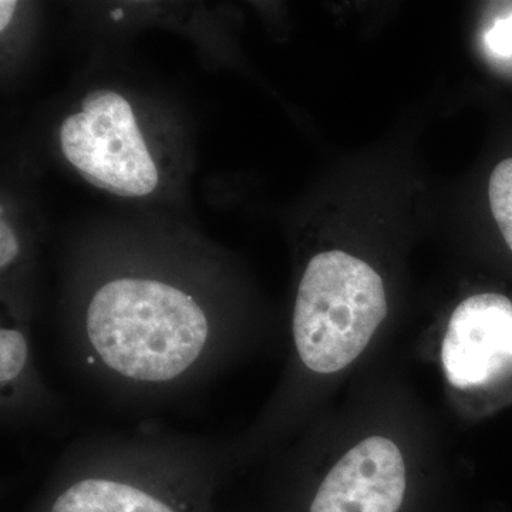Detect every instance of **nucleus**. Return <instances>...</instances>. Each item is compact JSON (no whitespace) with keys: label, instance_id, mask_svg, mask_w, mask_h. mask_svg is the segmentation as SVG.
<instances>
[{"label":"nucleus","instance_id":"1","mask_svg":"<svg viewBox=\"0 0 512 512\" xmlns=\"http://www.w3.org/2000/svg\"><path fill=\"white\" fill-rule=\"evenodd\" d=\"M121 265L94 276L70 325L69 352L104 392L154 403L197 389L224 370L237 335L204 275Z\"/></svg>","mask_w":512,"mask_h":512},{"label":"nucleus","instance_id":"5","mask_svg":"<svg viewBox=\"0 0 512 512\" xmlns=\"http://www.w3.org/2000/svg\"><path fill=\"white\" fill-rule=\"evenodd\" d=\"M448 383L458 390L493 386L512 373V302L477 293L460 302L441 343Z\"/></svg>","mask_w":512,"mask_h":512},{"label":"nucleus","instance_id":"8","mask_svg":"<svg viewBox=\"0 0 512 512\" xmlns=\"http://www.w3.org/2000/svg\"><path fill=\"white\" fill-rule=\"evenodd\" d=\"M491 212L512 251V157L494 168L488 184Z\"/></svg>","mask_w":512,"mask_h":512},{"label":"nucleus","instance_id":"10","mask_svg":"<svg viewBox=\"0 0 512 512\" xmlns=\"http://www.w3.org/2000/svg\"><path fill=\"white\" fill-rule=\"evenodd\" d=\"M488 49L497 56H512V15L498 19L485 35Z\"/></svg>","mask_w":512,"mask_h":512},{"label":"nucleus","instance_id":"9","mask_svg":"<svg viewBox=\"0 0 512 512\" xmlns=\"http://www.w3.org/2000/svg\"><path fill=\"white\" fill-rule=\"evenodd\" d=\"M22 247L15 229L8 221H0V269L3 278L18 271Z\"/></svg>","mask_w":512,"mask_h":512},{"label":"nucleus","instance_id":"4","mask_svg":"<svg viewBox=\"0 0 512 512\" xmlns=\"http://www.w3.org/2000/svg\"><path fill=\"white\" fill-rule=\"evenodd\" d=\"M64 158L94 187L124 198H143L160 173L133 106L110 89L92 90L59 131Z\"/></svg>","mask_w":512,"mask_h":512},{"label":"nucleus","instance_id":"6","mask_svg":"<svg viewBox=\"0 0 512 512\" xmlns=\"http://www.w3.org/2000/svg\"><path fill=\"white\" fill-rule=\"evenodd\" d=\"M406 493L402 451L386 437L360 441L320 478L305 512H399Z\"/></svg>","mask_w":512,"mask_h":512},{"label":"nucleus","instance_id":"2","mask_svg":"<svg viewBox=\"0 0 512 512\" xmlns=\"http://www.w3.org/2000/svg\"><path fill=\"white\" fill-rule=\"evenodd\" d=\"M224 444L157 427L73 444L28 512H215Z\"/></svg>","mask_w":512,"mask_h":512},{"label":"nucleus","instance_id":"3","mask_svg":"<svg viewBox=\"0 0 512 512\" xmlns=\"http://www.w3.org/2000/svg\"><path fill=\"white\" fill-rule=\"evenodd\" d=\"M387 315L382 278L343 251L313 255L303 269L292 312V340L303 375L342 372L369 345Z\"/></svg>","mask_w":512,"mask_h":512},{"label":"nucleus","instance_id":"11","mask_svg":"<svg viewBox=\"0 0 512 512\" xmlns=\"http://www.w3.org/2000/svg\"><path fill=\"white\" fill-rule=\"evenodd\" d=\"M16 9H18V2H13V0H2L0 2V30H2V33L8 28Z\"/></svg>","mask_w":512,"mask_h":512},{"label":"nucleus","instance_id":"7","mask_svg":"<svg viewBox=\"0 0 512 512\" xmlns=\"http://www.w3.org/2000/svg\"><path fill=\"white\" fill-rule=\"evenodd\" d=\"M49 392L33 352L25 309L6 306L0 328V414L3 427H20L52 414Z\"/></svg>","mask_w":512,"mask_h":512}]
</instances>
